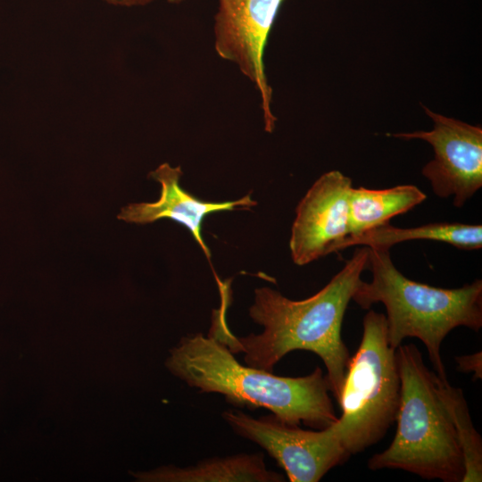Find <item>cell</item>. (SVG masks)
<instances>
[{"mask_svg": "<svg viewBox=\"0 0 482 482\" xmlns=\"http://www.w3.org/2000/svg\"><path fill=\"white\" fill-rule=\"evenodd\" d=\"M433 120L430 131L392 134L403 139H422L434 149V159L422 169L435 195L453 196L462 207L482 187V128L435 113L423 106Z\"/></svg>", "mask_w": 482, "mask_h": 482, "instance_id": "obj_8", "label": "cell"}, {"mask_svg": "<svg viewBox=\"0 0 482 482\" xmlns=\"http://www.w3.org/2000/svg\"><path fill=\"white\" fill-rule=\"evenodd\" d=\"M221 416L235 433L264 449L291 482H317L350 457L331 426L306 430L273 414L254 419L238 410Z\"/></svg>", "mask_w": 482, "mask_h": 482, "instance_id": "obj_6", "label": "cell"}, {"mask_svg": "<svg viewBox=\"0 0 482 482\" xmlns=\"http://www.w3.org/2000/svg\"><path fill=\"white\" fill-rule=\"evenodd\" d=\"M370 282L361 281L352 300L363 309L382 303L386 310L387 337L396 349L407 337L426 346L434 372L447 378L440 350L445 337L457 327L482 328V280L459 288H441L403 276L393 263L389 249L368 247Z\"/></svg>", "mask_w": 482, "mask_h": 482, "instance_id": "obj_3", "label": "cell"}, {"mask_svg": "<svg viewBox=\"0 0 482 482\" xmlns=\"http://www.w3.org/2000/svg\"><path fill=\"white\" fill-rule=\"evenodd\" d=\"M109 4L116 5V6H137V5H144L147 4L155 0H103ZM170 4H180L184 2L185 0H165Z\"/></svg>", "mask_w": 482, "mask_h": 482, "instance_id": "obj_16", "label": "cell"}, {"mask_svg": "<svg viewBox=\"0 0 482 482\" xmlns=\"http://www.w3.org/2000/svg\"><path fill=\"white\" fill-rule=\"evenodd\" d=\"M457 369L461 372H473L474 379L482 378V355L478 352L469 355L456 356Z\"/></svg>", "mask_w": 482, "mask_h": 482, "instance_id": "obj_15", "label": "cell"}, {"mask_svg": "<svg viewBox=\"0 0 482 482\" xmlns=\"http://www.w3.org/2000/svg\"><path fill=\"white\" fill-rule=\"evenodd\" d=\"M433 379L437 395L445 408L453 424L463 462L462 482L482 481V440L476 430L463 392L453 386L447 378L438 377L433 371Z\"/></svg>", "mask_w": 482, "mask_h": 482, "instance_id": "obj_14", "label": "cell"}, {"mask_svg": "<svg viewBox=\"0 0 482 482\" xmlns=\"http://www.w3.org/2000/svg\"><path fill=\"white\" fill-rule=\"evenodd\" d=\"M180 166L162 163L150 172L149 177L161 186L160 196L153 203L131 204L124 206L118 215L121 220L137 224H147L161 219H170L187 228L201 247L209 262L211 252L202 237V222L211 213L250 208L257 204L250 194L227 202L203 201L183 189L179 185L182 176Z\"/></svg>", "mask_w": 482, "mask_h": 482, "instance_id": "obj_10", "label": "cell"}, {"mask_svg": "<svg viewBox=\"0 0 482 482\" xmlns=\"http://www.w3.org/2000/svg\"><path fill=\"white\" fill-rule=\"evenodd\" d=\"M352 179L339 170L321 175L299 202L291 228V258L302 266L331 253L349 236Z\"/></svg>", "mask_w": 482, "mask_h": 482, "instance_id": "obj_9", "label": "cell"}, {"mask_svg": "<svg viewBox=\"0 0 482 482\" xmlns=\"http://www.w3.org/2000/svg\"><path fill=\"white\" fill-rule=\"evenodd\" d=\"M362 327L338 403L342 413L331 425L350 456L384 437L396 420L401 395L396 349L388 341L386 315L371 310Z\"/></svg>", "mask_w": 482, "mask_h": 482, "instance_id": "obj_5", "label": "cell"}, {"mask_svg": "<svg viewBox=\"0 0 482 482\" xmlns=\"http://www.w3.org/2000/svg\"><path fill=\"white\" fill-rule=\"evenodd\" d=\"M147 482H283L284 477L269 470L263 454L238 453L212 457L184 468L162 466L154 470L134 473Z\"/></svg>", "mask_w": 482, "mask_h": 482, "instance_id": "obj_11", "label": "cell"}, {"mask_svg": "<svg viewBox=\"0 0 482 482\" xmlns=\"http://www.w3.org/2000/svg\"><path fill=\"white\" fill-rule=\"evenodd\" d=\"M368 256V246L355 249L323 288L303 300H291L269 287L256 288L248 312L263 330L245 337L235 336L228 326L230 283L220 281V303L212 311L209 335L233 354L243 353L245 365L269 372L290 352L314 353L322 360L329 391L339 403L351 358L341 337L342 322L361 275L367 270Z\"/></svg>", "mask_w": 482, "mask_h": 482, "instance_id": "obj_1", "label": "cell"}, {"mask_svg": "<svg viewBox=\"0 0 482 482\" xmlns=\"http://www.w3.org/2000/svg\"><path fill=\"white\" fill-rule=\"evenodd\" d=\"M165 365L200 393L220 394L238 407L268 409L289 425L323 429L338 418L320 367L303 377L277 376L241 364L222 343L202 333L183 337Z\"/></svg>", "mask_w": 482, "mask_h": 482, "instance_id": "obj_2", "label": "cell"}, {"mask_svg": "<svg viewBox=\"0 0 482 482\" xmlns=\"http://www.w3.org/2000/svg\"><path fill=\"white\" fill-rule=\"evenodd\" d=\"M395 352L401 381L396 433L386 449L369 460V469H398L425 479L462 482V453L433 371L415 345H401Z\"/></svg>", "mask_w": 482, "mask_h": 482, "instance_id": "obj_4", "label": "cell"}, {"mask_svg": "<svg viewBox=\"0 0 482 482\" xmlns=\"http://www.w3.org/2000/svg\"><path fill=\"white\" fill-rule=\"evenodd\" d=\"M285 0H219L214 17V46L219 56L237 65L261 96L264 129L272 132V89L264 66V49Z\"/></svg>", "mask_w": 482, "mask_h": 482, "instance_id": "obj_7", "label": "cell"}, {"mask_svg": "<svg viewBox=\"0 0 482 482\" xmlns=\"http://www.w3.org/2000/svg\"><path fill=\"white\" fill-rule=\"evenodd\" d=\"M410 240L438 241L459 249L478 250L482 247V226L460 222H436L403 229L386 223L358 236L345 237L338 245L337 251L353 245L389 249L395 244Z\"/></svg>", "mask_w": 482, "mask_h": 482, "instance_id": "obj_12", "label": "cell"}, {"mask_svg": "<svg viewBox=\"0 0 482 482\" xmlns=\"http://www.w3.org/2000/svg\"><path fill=\"white\" fill-rule=\"evenodd\" d=\"M427 195L414 185H399L386 189L352 187L349 195V236L389 223L421 204Z\"/></svg>", "mask_w": 482, "mask_h": 482, "instance_id": "obj_13", "label": "cell"}]
</instances>
